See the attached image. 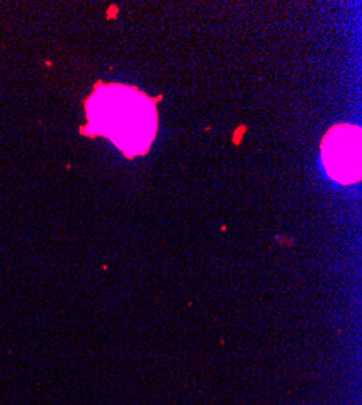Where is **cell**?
I'll return each mask as SVG.
<instances>
[{
  "mask_svg": "<svg viewBox=\"0 0 362 405\" xmlns=\"http://www.w3.org/2000/svg\"><path fill=\"white\" fill-rule=\"evenodd\" d=\"M158 99L127 85H99L86 101L93 135L107 136L125 157L145 156L158 133Z\"/></svg>",
  "mask_w": 362,
  "mask_h": 405,
  "instance_id": "6da1fadb",
  "label": "cell"
},
{
  "mask_svg": "<svg viewBox=\"0 0 362 405\" xmlns=\"http://www.w3.org/2000/svg\"><path fill=\"white\" fill-rule=\"evenodd\" d=\"M360 127L333 125L322 139V162L327 174L338 183L354 185L360 180Z\"/></svg>",
  "mask_w": 362,
  "mask_h": 405,
  "instance_id": "7a4b0ae2",
  "label": "cell"
}]
</instances>
